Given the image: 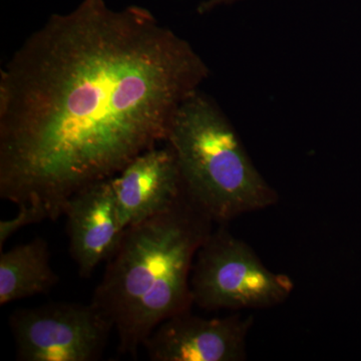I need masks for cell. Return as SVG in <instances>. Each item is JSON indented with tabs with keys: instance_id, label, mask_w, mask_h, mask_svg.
<instances>
[{
	"instance_id": "cell-11",
	"label": "cell",
	"mask_w": 361,
	"mask_h": 361,
	"mask_svg": "<svg viewBox=\"0 0 361 361\" xmlns=\"http://www.w3.org/2000/svg\"><path fill=\"white\" fill-rule=\"evenodd\" d=\"M241 1H244V0H203L197 7V13L200 16H205L216 9L221 8V7L233 6V4Z\"/></svg>"
},
{
	"instance_id": "cell-3",
	"label": "cell",
	"mask_w": 361,
	"mask_h": 361,
	"mask_svg": "<svg viewBox=\"0 0 361 361\" xmlns=\"http://www.w3.org/2000/svg\"><path fill=\"white\" fill-rule=\"evenodd\" d=\"M166 144L174 151L188 196L214 224L227 225L279 200L229 118L200 90L178 109Z\"/></svg>"
},
{
	"instance_id": "cell-5",
	"label": "cell",
	"mask_w": 361,
	"mask_h": 361,
	"mask_svg": "<svg viewBox=\"0 0 361 361\" xmlns=\"http://www.w3.org/2000/svg\"><path fill=\"white\" fill-rule=\"evenodd\" d=\"M9 325L21 361L99 360L114 330L92 302L49 303L16 310Z\"/></svg>"
},
{
	"instance_id": "cell-7",
	"label": "cell",
	"mask_w": 361,
	"mask_h": 361,
	"mask_svg": "<svg viewBox=\"0 0 361 361\" xmlns=\"http://www.w3.org/2000/svg\"><path fill=\"white\" fill-rule=\"evenodd\" d=\"M111 182L125 229L172 208L186 192L174 151L168 144L135 157Z\"/></svg>"
},
{
	"instance_id": "cell-6",
	"label": "cell",
	"mask_w": 361,
	"mask_h": 361,
	"mask_svg": "<svg viewBox=\"0 0 361 361\" xmlns=\"http://www.w3.org/2000/svg\"><path fill=\"white\" fill-rule=\"evenodd\" d=\"M253 323L251 314L207 318L190 310L161 322L142 348L153 361L245 360Z\"/></svg>"
},
{
	"instance_id": "cell-8",
	"label": "cell",
	"mask_w": 361,
	"mask_h": 361,
	"mask_svg": "<svg viewBox=\"0 0 361 361\" xmlns=\"http://www.w3.org/2000/svg\"><path fill=\"white\" fill-rule=\"evenodd\" d=\"M63 216L71 256L80 276L90 278L99 263L115 253L127 230L118 216L111 178L73 195L66 203Z\"/></svg>"
},
{
	"instance_id": "cell-9",
	"label": "cell",
	"mask_w": 361,
	"mask_h": 361,
	"mask_svg": "<svg viewBox=\"0 0 361 361\" xmlns=\"http://www.w3.org/2000/svg\"><path fill=\"white\" fill-rule=\"evenodd\" d=\"M59 281V275L51 265L47 240L35 238L11 250L1 251L0 305L47 293Z\"/></svg>"
},
{
	"instance_id": "cell-10",
	"label": "cell",
	"mask_w": 361,
	"mask_h": 361,
	"mask_svg": "<svg viewBox=\"0 0 361 361\" xmlns=\"http://www.w3.org/2000/svg\"><path fill=\"white\" fill-rule=\"evenodd\" d=\"M18 207H20V211L16 214V217L13 219L0 221V247L1 248L7 240L13 237L16 232L27 226L49 219L44 209L39 206L23 204Z\"/></svg>"
},
{
	"instance_id": "cell-4",
	"label": "cell",
	"mask_w": 361,
	"mask_h": 361,
	"mask_svg": "<svg viewBox=\"0 0 361 361\" xmlns=\"http://www.w3.org/2000/svg\"><path fill=\"white\" fill-rule=\"evenodd\" d=\"M293 289L288 275L266 267L227 225L211 231L195 258L193 302L207 311L267 310L284 303Z\"/></svg>"
},
{
	"instance_id": "cell-2",
	"label": "cell",
	"mask_w": 361,
	"mask_h": 361,
	"mask_svg": "<svg viewBox=\"0 0 361 361\" xmlns=\"http://www.w3.org/2000/svg\"><path fill=\"white\" fill-rule=\"evenodd\" d=\"M213 224L185 192L172 208L126 230L90 301L123 355H137L161 322L191 310L195 258Z\"/></svg>"
},
{
	"instance_id": "cell-1",
	"label": "cell",
	"mask_w": 361,
	"mask_h": 361,
	"mask_svg": "<svg viewBox=\"0 0 361 361\" xmlns=\"http://www.w3.org/2000/svg\"><path fill=\"white\" fill-rule=\"evenodd\" d=\"M209 75L144 7L82 0L52 14L0 71V197L58 220L73 195L166 142Z\"/></svg>"
}]
</instances>
